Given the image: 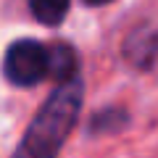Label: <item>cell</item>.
Segmentation results:
<instances>
[{
  "label": "cell",
  "instance_id": "cell-1",
  "mask_svg": "<svg viewBox=\"0 0 158 158\" xmlns=\"http://www.w3.org/2000/svg\"><path fill=\"white\" fill-rule=\"evenodd\" d=\"M79 106H82V82L77 77L61 82L29 124L13 158H56L69 132L74 129Z\"/></svg>",
  "mask_w": 158,
  "mask_h": 158
},
{
  "label": "cell",
  "instance_id": "cell-3",
  "mask_svg": "<svg viewBox=\"0 0 158 158\" xmlns=\"http://www.w3.org/2000/svg\"><path fill=\"white\" fill-rule=\"evenodd\" d=\"M48 77L58 79V82H69L77 77V53L69 45L48 48Z\"/></svg>",
  "mask_w": 158,
  "mask_h": 158
},
{
  "label": "cell",
  "instance_id": "cell-5",
  "mask_svg": "<svg viewBox=\"0 0 158 158\" xmlns=\"http://www.w3.org/2000/svg\"><path fill=\"white\" fill-rule=\"evenodd\" d=\"M87 6H103V3H111V0H85Z\"/></svg>",
  "mask_w": 158,
  "mask_h": 158
},
{
  "label": "cell",
  "instance_id": "cell-4",
  "mask_svg": "<svg viewBox=\"0 0 158 158\" xmlns=\"http://www.w3.org/2000/svg\"><path fill=\"white\" fill-rule=\"evenodd\" d=\"M71 0H29V8H32L34 19L40 24H48V27H56L63 21Z\"/></svg>",
  "mask_w": 158,
  "mask_h": 158
},
{
  "label": "cell",
  "instance_id": "cell-2",
  "mask_svg": "<svg viewBox=\"0 0 158 158\" xmlns=\"http://www.w3.org/2000/svg\"><path fill=\"white\" fill-rule=\"evenodd\" d=\"M3 74L11 85L32 87L40 79L48 77V48H42L34 40H19L8 48Z\"/></svg>",
  "mask_w": 158,
  "mask_h": 158
}]
</instances>
